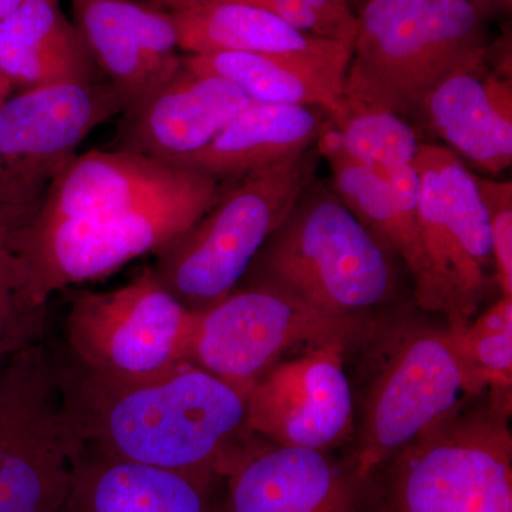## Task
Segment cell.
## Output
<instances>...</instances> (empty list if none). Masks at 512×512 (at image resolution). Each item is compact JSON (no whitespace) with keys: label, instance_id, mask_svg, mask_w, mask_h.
<instances>
[{"label":"cell","instance_id":"obj_1","mask_svg":"<svg viewBox=\"0 0 512 512\" xmlns=\"http://www.w3.org/2000/svg\"><path fill=\"white\" fill-rule=\"evenodd\" d=\"M63 406L86 453L212 478L245 429L248 390L190 360L158 375L120 379L72 363L57 370Z\"/></svg>","mask_w":512,"mask_h":512},{"label":"cell","instance_id":"obj_2","mask_svg":"<svg viewBox=\"0 0 512 512\" xmlns=\"http://www.w3.org/2000/svg\"><path fill=\"white\" fill-rule=\"evenodd\" d=\"M389 254L332 185L311 184L256 256V285L328 315L355 316L392 296Z\"/></svg>","mask_w":512,"mask_h":512},{"label":"cell","instance_id":"obj_3","mask_svg":"<svg viewBox=\"0 0 512 512\" xmlns=\"http://www.w3.org/2000/svg\"><path fill=\"white\" fill-rule=\"evenodd\" d=\"M320 154L299 156L221 185L210 210L157 252L151 271L192 311L232 292L265 242L315 181Z\"/></svg>","mask_w":512,"mask_h":512},{"label":"cell","instance_id":"obj_4","mask_svg":"<svg viewBox=\"0 0 512 512\" xmlns=\"http://www.w3.org/2000/svg\"><path fill=\"white\" fill-rule=\"evenodd\" d=\"M384 466L373 512H512V436L504 404L458 406Z\"/></svg>","mask_w":512,"mask_h":512},{"label":"cell","instance_id":"obj_5","mask_svg":"<svg viewBox=\"0 0 512 512\" xmlns=\"http://www.w3.org/2000/svg\"><path fill=\"white\" fill-rule=\"evenodd\" d=\"M484 18L468 0H367L352 64L407 116L451 73L488 52Z\"/></svg>","mask_w":512,"mask_h":512},{"label":"cell","instance_id":"obj_6","mask_svg":"<svg viewBox=\"0 0 512 512\" xmlns=\"http://www.w3.org/2000/svg\"><path fill=\"white\" fill-rule=\"evenodd\" d=\"M83 448L42 343L0 366V512H63Z\"/></svg>","mask_w":512,"mask_h":512},{"label":"cell","instance_id":"obj_7","mask_svg":"<svg viewBox=\"0 0 512 512\" xmlns=\"http://www.w3.org/2000/svg\"><path fill=\"white\" fill-rule=\"evenodd\" d=\"M221 185L198 174L180 191L131 210L43 228L22 225L20 242L32 266L37 295L47 302L66 286L104 278L138 256L167 247L210 210Z\"/></svg>","mask_w":512,"mask_h":512},{"label":"cell","instance_id":"obj_8","mask_svg":"<svg viewBox=\"0 0 512 512\" xmlns=\"http://www.w3.org/2000/svg\"><path fill=\"white\" fill-rule=\"evenodd\" d=\"M126 109L107 80L23 90L0 104V212L29 222L101 124Z\"/></svg>","mask_w":512,"mask_h":512},{"label":"cell","instance_id":"obj_9","mask_svg":"<svg viewBox=\"0 0 512 512\" xmlns=\"http://www.w3.org/2000/svg\"><path fill=\"white\" fill-rule=\"evenodd\" d=\"M419 174L417 220L429 266L431 312L450 328L476 315L494 262L490 227L474 175L450 148L420 144L412 163Z\"/></svg>","mask_w":512,"mask_h":512},{"label":"cell","instance_id":"obj_10","mask_svg":"<svg viewBox=\"0 0 512 512\" xmlns=\"http://www.w3.org/2000/svg\"><path fill=\"white\" fill-rule=\"evenodd\" d=\"M197 311L153 271L109 292H84L66 319L73 362L100 375L143 379L190 360Z\"/></svg>","mask_w":512,"mask_h":512},{"label":"cell","instance_id":"obj_11","mask_svg":"<svg viewBox=\"0 0 512 512\" xmlns=\"http://www.w3.org/2000/svg\"><path fill=\"white\" fill-rule=\"evenodd\" d=\"M355 316H332L265 285L228 293L198 309L190 362L248 390L289 350L350 342Z\"/></svg>","mask_w":512,"mask_h":512},{"label":"cell","instance_id":"obj_12","mask_svg":"<svg viewBox=\"0 0 512 512\" xmlns=\"http://www.w3.org/2000/svg\"><path fill=\"white\" fill-rule=\"evenodd\" d=\"M463 396V370L446 332L419 328L400 335L367 394L356 476L372 480L390 458L454 412Z\"/></svg>","mask_w":512,"mask_h":512},{"label":"cell","instance_id":"obj_13","mask_svg":"<svg viewBox=\"0 0 512 512\" xmlns=\"http://www.w3.org/2000/svg\"><path fill=\"white\" fill-rule=\"evenodd\" d=\"M345 345L313 346L266 370L248 389L245 429L275 446L319 451L345 439L353 424Z\"/></svg>","mask_w":512,"mask_h":512},{"label":"cell","instance_id":"obj_14","mask_svg":"<svg viewBox=\"0 0 512 512\" xmlns=\"http://www.w3.org/2000/svg\"><path fill=\"white\" fill-rule=\"evenodd\" d=\"M251 99L234 84L180 69L123 111L117 150L173 164L201 150Z\"/></svg>","mask_w":512,"mask_h":512},{"label":"cell","instance_id":"obj_15","mask_svg":"<svg viewBox=\"0 0 512 512\" xmlns=\"http://www.w3.org/2000/svg\"><path fill=\"white\" fill-rule=\"evenodd\" d=\"M225 512H373L370 481L323 451L275 446L235 458Z\"/></svg>","mask_w":512,"mask_h":512},{"label":"cell","instance_id":"obj_16","mask_svg":"<svg viewBox=\"0 0 512 512\" xmlns=\"http://www.w3.org/2000/svg\"><path fill=\"white\" fill-rule=\"evenodd\" d=\"M316 148L328 161L340 200L387 251L402 258L413 278L417 305L431 312L429 266L417 220L420 180L413 165L380 170L355 160L343 150L329 119L320 126Z\"/></svg>","mask_w":512,"mask_h":512},{"label":"cell","instance_id":"obj_17","mask_svg":"<svg viewBox=\"0 0 512 512\" xmlns=\"http://www.w3.org/2000/svg\"><path fill=\"white\" fill-rule=\"evenodd\" d=\"M72 2L77 29L97 69L119 92L126 109L183 64L177 30L165 10L133 0Z\"/></svg>","mask_w":512,"mask_h":512},{"label":"cell","instance_id":"obj_18","mask_svg":"<svg viewBox=\"0 0 512 512\" xmlns=\"http://www.w3.org/2000/svg\"><path fill=\"white\" fill-rule=\"evenodd\" d=\"M198 174L133 151H87L64 168L26 225L43 228L131 210L180 191Z\"/></svg>","mask_w":512,"mask_h":512},{"label":"cell","instance_id":"obj_19","mask_svg":"<svg viewBox=\"0 0 512 512\" xmlns=\"http://www.w3.org/2000/svg\"><path fill=\"white\" fill-rule=\"evenodd\" d=\"M488 52L451 73L421 106L437 136L485 174L512 164V89L507 72H488Z\"/></svg>","mask_w":512,"mask_h":512},{"label":"cell","instance_id":"obj_20","mask_svg":"<svg viewBox=\"0 0 512 512\" xmlns=\"http://www.w3.org/2000/svg\"><path fill=\"white\" fill-rule=\"evenodd\" d=\"M353 57V46L336 43L318 52L259 55L202 53L183 56L191 72L221 77L255 103L318 107L329 119L340 113V97Z\"/></svg>","mask_w":512,"mask_h":512},{"label":"cell","instance_id":"obj_21","mask_svg":"<svg viewBox=\"0 0 512 512\" xmlns=\"http://www.w3.org/2000/svg\"><path fill=\"white\" fill-rule=\"evenodd\" d=\"M212 478L82 451L63 512H225Z\"/></svg>","mask_w":512,"mask_h":512},{"label":"cell","instance_id":"obj_22","mask_svg":"<svg viewBox=\"0 0 512 512\" xmlns=\"http://www.w3.org/2000/svg\"><path fill=\"white\" fill-rule=\"evenodd\" d=\"M322 123L312 107L252 101L207 146L171 165L220 183L237 180L315 146Z\"/></svg>","mask_w":512,"mask_h":512},{"label":"cell","instance_id":"obj_23","mask_svg":"<svg viewBox=\"0 0 512 512\" xmlns=\"http://www.w3.org/2000/svg\"><path fill=\"white\" fill-rule=\"evenodd\" d=\"M0 70L25 90L100 80L82 33L60 0H25L0 20Z\"/></svg>","mask_w":512,"mask_h":512},{"label":"cell","instance_id":"obj_24","mask_svg":"<svg viewBox=\"0 0 512 512\" xmlns=\"http://www.w3.org/2000/svg\"><path fill=\"white\" fill-rule=\"evenodd\" d=\"M168 13L177 30L178 49L188 55H284L318 52L340 43L305 35L269 10L248 3L207 2Z\"/></svg>","mask_w":512,"mask_h":512},{"label":"cell","instance_id":"obj_25","mask_svg":"<svg viewBox=\"0 0 512 512\" xmlns=\"http://www.w3.org/2000/svg\"><path fill=\"white\" fill-rule=\"evenodd\" d=\"M329 120L350 157L380 170L412 164L420 148L413 127L352 62L340 113Z\"/></svg>","mask_w":512,"mask_h":512},{"label":"cell","instance_id":"obj_26","mask_svg":"<svg viewBox=\"0 0 512 512\" xmlns=\"http://www.w3.org/2000/svg\"><path fill=\"white\" fill-rule=\"evenodd\" d=\"M22 222L0 212V366L40 342L47 302L40 299L32 266L20 242Z\"/></svg>","mask_w":512,"mask_h":512},{"label":"cell","instance_id":"obj_27","mask_svg":"<svg viewBox=\"0 0 512 512\" xmlns=\"http://www.w3.org/2000/svg\"><path fill=\"white\" fill-rule=\"evenodd\" d=\"M464 375L467 396L491 384L510 390L512 380V298L503 296L464 328L446 330Z\"/></svg>","mask_w":512,"mask_h":512},{"label":"cell","instance_id":"obj_28","mask_svg":"<svg viewBox=\"0 0 512 512\" xmlns=\"http://www.w3.org/2000/svg\"><path fill=\"white\" fill-rule=\"evenodd\" d=\"M274 13L305 35L355 45L359 16L349 0H244Z\"/></svg>","mask_w":512,"mask_h":512},{"label":"cell","instance_id":"obj_29","mask_svg":"<svg viewBox=\"0 0 512 512\" xmlns=\"http://www.w3.org/2000/svg\"><path fill=\"white\" fill-rule=\"evenodd\" d=\"M473 175L487 212L497 279L503 296L512 298V183Z\"/></svg>","mask_w":512,"mask_h":512},{"label":"cell","instance_id":"obj_30","mask_svg":"<svg viewBox=\"0 0 512 512\" xmlns=\"http://www.w3.org/2000/svg\"><path fill=\"white\" fill-rule=\"evenodd\" d=\"M158 9L173 10L190 8V6L200 5L207 2H244V0H151Z\"/></svg>","mask_w":512,"mask_h":512},{"label":"cell","instance_id":"obj_31","mask_svg":"<svg viewBox=\"0 0 512 512\" xmlns=\"http://www.w3.org/2000/svg\"><path fill=\"white\" fill-rule=\"evenodd\" d=\"M468 2L476 5L484 15H487L488 12H491L497 6L507 5V3H510V0H468Z\"/></svg>","mask_w":512,"mask_h":512},{"label":"cell","instance_id":"obj_32","mask_svg":"<svg viewBox=\"0 0 512 512\" xmlns=\"http://www.w3.org/2000/svg\"><path fill=\"white\" fill-rule=\"evenodd\" d=\"M25 0H0V20L8 18Z\"/></svg>","mask_w":512,"mask_h":512},{"label":"cell","instance_id":"obj_33","mask_svg":"<svg viewBox=\"0 0 512 512\" xmlns=\"http://www.w3.org/2000/svg\"><path fill=\"white\" fill-rule=\"evenodd\" d=\"M12 87V82H10L6 74L0 70V104L9 99Z\"/></svg>","mask_w":512,"mask_h":512}]
</instances>
